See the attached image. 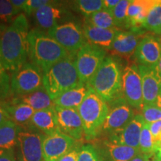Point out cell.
<instances>
[{
    "mask_svg": "<svg viewBox=\"0 0 161 161\" xmlns=\"http://www.w3.org/2000/svg\"><path fill=\"white\" fill-rule=\"evenodd\" d=\"M75 55L60 60L43 72V86L52 101L58 96L81 85L76 69Z\"/></svg>",
    "mask_w": 161,
    "mask_h": 161,
    "instance_id": "4",
    "label": "cell"
},
{
    "mask_svg": "<svg viewBox=\"0 0 161 161\" xmlns=\"http://www.w3.org/2000/svg\"><path fill=\"white\" fill-rule=\"evenodd\" d=\"M120 0H103V8L113 12Z\"/></svg>",
    "mask_w": 161,
    "mask_h": 161,
    "instance_id": "41",
    "label": "cell"
},
{
    "mask_svg": "<svg viewBox=\"0 0 161 161\" xmlns=\"http://www.w3.org/2000/svg\"><path fill=\"white\" fill-rule=\"evenodd\" d=\"M17 8L14 7L9 0H0V19L2 21L8 23L15 15L19 13Z\"/></svg>",
    "mask_w": 161,
    "mask_h": 161,
    "instance_id": "35",
    "label": "cell"
},
{
    "mask_svg": "<svg viewBox=\"0 0 161 161\" xmlns=\"http://www.w3.org/2000/svg\"><path fill=\"white\" fill-rule=\"evenodd\" d=\"M69 12L61 3L50 1L35 13L36 23L40 29L49 31L55 25L69 20Z\"/></svg>",
    "mask_w": 161,
    "mask_h": 161,
    "instance_id": "14",
    "label": "cell"
},
{
    "mask_svg": "<svg viewBox=\"0 0 161 161\" xmlns=\"http://www.w3.org/2000/svg\"><path fill=\"white\" fill-rule=\"evenodd\" d=\"M84 23L96 26V27L102 28V29L116 28L113 13L104 8L89 17H85Z\"/></svg>",
    "mask_w": 161,
    "mask_h": 161,
    "instance_id": "27",
    "label": "cell"
},
{
    "mask_svg": "<svg viewBox=\"0 0 161 161\" xmlns=\"http://www.w3.org/2000/svg\"><path fill=\"white\" fill-rule=\"evenodd\" d=\"M148 125L154 142L156 145L160 143L161 142V120Z\"/></svg>",
    "mask_w": 161,
    "mask_h": 161,
    "instance_id": "37",
    "label": "cell"
},
{
    "mask_svg": "<svg viewBox=\"0 0 161 161\" xmlns=\"http://www.w3.org/2000/svg\"><path fill=\"white\" fill-rule=\"evenodd\" d=\"M108 106L109 111L102 128V131L108 134L123 128L135 116L134 108L123 97L109 103Z\"/></svg>",
    "mask_w": 161,
    "mask_h": 161,
    "instance_id": "11",
    "label": "cell"
},
{
    "mask_svg": "<svg viewBox=\"0 0 161 161\" xmlns=\"http://www.w3.org/2000/svg\"><path fill=\"white\" fill-rule=\"evenodd\" d=\"M77 161H101V159L95 147L91 144H85L80 146Z\"/></svg>",
    "mask_w": 161,
    "mask_h": 161,
    "instance_id": "34",
    "label": "cell"
},
{
    "mask_svg": "<svg viewBox=\"0 0 161 161\" xmlns=\"http://www.w3.org/2000/svg\"><path fill=\"white\" fill-rule=\"evenodd\" d=\"M59 130L75 140H79L84 135L81 119L78 110L55 106Z\"/></svg>",
    "mask_w": 161,
    "mask_h": 161,
    "instance_id": "15",
    "label": "cell"
},
{
    "mask_svg": "<svg viewBox=\"0 0 161 161\" xmlns=\"http://www.w3.org/2000/svg\"><path fill=\"white\" fill-rule=\"evenodd\" d=\"M156 35H161V25L160 27H159V29H158V31H156Z\"/></svg>",
    "mask_w": 161,
    "mask_h": 161,
    "instance_id": "48",
    "label": "cell"
},
{
    "mask_svg": "<svg viewBox=\"0 0 161 161\" xmlns=\"http://www.w3.org/2000/svg\"><path fill=\"white\" fill-rule=\"evenodd\" d=\"M155 0H130L127 10L126 27L130 30H141L148 17V12Z\"/></svg>",
    "mask_w": 161,
    "mask_h": 161,
    "instance_id": "19",
    "label": "cell"
},
{
    "mask_svg": "<svg viewBox=\"0 0 161 161\" xmlns=\"http://www.w3.org/2000/svg\"><path fill=\"white\" fill-rule=\"evenodd\" d=\"M12 5L15 8H17L18 11H22L23 10V5L25 3V0H11Z\"/></svg>",
    "mask_w": 161,
    "mask_h": 161,
    "instance_id": "42",
    "label": "cell"
},
{
    "mask_svg": "<svg viewBox=\"0 0 161 161\" xmlns=\"http://www.w3.org/2000/svg\"><path fill=\"white\" fill-rule=\"evenodd\" d=\"M105 58V50L89 43H86L76 52L75 66L82 84L88 85Z\"/></svg>",
    "mask_w": 161,
    "mask_h": 161,
    "instance_id": "6",
    "label": "cell"
},
{
    "mask_svg": "<svg viewBox=\"0 0 161 161\" xmlns=\"http://www.w3.org/2000/svg\"><path fill=\"white\" fill-rule=\"evenodd\" d=\"M80 146H75L73 149H72L69 153L62 157L58 161H77L78 153H79Z\"/></svg>",
    "mask_w": 161,
    "mask_h": 161,
    "instance_id": "38",
    "label": "cell"
},
{
    "mask_svg": "<svg viewBox=\"0 0 161 161\" xmlns=\"http://www.w3.org/2000/svg\"><path fill=\"white\" fill-rule=\"evenodd\" d=\"M141 110L145 123L151 125L161 120V109L154 104L143 105Z\"/></svg>",
    "mask_w": 161,
    "mask_h": 161,
    "instance_id": "33",
    "label": "cell"
},
{
    "mask_svg": "<svg viewBox=\"0 0 161 161\" xmlns=\"http://www.w3.org/2000/svg\"><path fill=\"white\" fill-rule=\"evenodd\" d=\"M122 69L115 58L106 57L88 86L108 104L122 96Z\"/></svg>",
    "mask_w": 161,
    "mask_h": 161,
    "instance_id": "3",
    "label": "cell"
},
{
    "mask_svg": "<svg viewBox=\"0 0 161 161\" xmlns=\"http://www.w3.org/2000/svg\"><path fill=\"white\" fill-rule=\"evenodd\" d=\"M140 153L139 148L116 143L107 139L102 144V155L105 160L101 161H130Z\"/></svg>",
    "mask_w": 161,
    "mask_h": 161,
    "instance_id": "21",
    "label": "cell"
},
{
    "mask_svg": "<svg viewBox=\"0 0 161 161\" xmlns=\"http://www.w3.org/2000/svg\"><path fill=\"white\" fill-rule=\"evenodd\" d=\"M29 23L25 15H18L0 37V55L6 71L12 74L26 63L29 56Z\"/></svg>",
    "mask_w": 161,
    "mask_h": 161,
    "instance_id": "1",
    "label": "cell"
},
{
    "mask_svg": "<svg viewBox=\"0 0 161 161\" xmlns=\"http://www.w3.org/2000/svg\"><path fill=\"white\" fill-rule=\"evenodd\" d=\"M13 101L27 104L35 111L48 109L55 106L53 101L51 99L44 86L27 95L15 97Z\"/></svg>",
    "mask_w": 161,
    "mask_h": 161,
    "instance_id": "25",
    "label": "cell"
},
{
    "mask_svg": "<svg viewBox=\"0 0 161 161\" xmlns=\"http://www.w3.org/2000/svg\"><path fill=\"white\" fill-rule=\"evenodd\" d=\"M11 93V79L0 55V102H4Z\"/></svg>",
    "mask_w": 161,
    "mask_h": 161,
    "instance_id": "32",
    "label": "cell"
},
{
    "mask_svg": "<svg viewBox=\"0 0 161 161\" xmlns=\"http://www.w3.org/2000/svg\"><path fill=\"white\" fill-rule=\"evenodd\" d=\"M0 161H17L14 150L0 149Z\"/></svg>",
    "mask_w": 161,
    "mask_h": 161,
    "instance_id": "40",
    "label": "cell"
},
{
    "mask_svg": "<svg viewBox=\"0 0 161 161\" xmlns=\"http://www.w3.org/2000/svg\"><path fill=\"white\" fill-rule=\"evenodd\" d=\"M161 25V0H155L148 12L143 29L155 34Z\"/></svg>",
    "mask_w": 161,
    "mask_h": 161,
    "instance_id": "28",
    "label": "cell"
},
{
    "mask_svg": "<svg viewBox=\"0 0 161 161\" xmlns=\"http://www.w3.org/2000/svg\"><path fill=\"white\" fill-rule=\"evenodd\" d=\"M154 154L159 161H161V142L156 145L155 152H154Z\"/></svg>",
    "mask_w": 161,
    "mask_h": 161,
    "instance_id": "44",
    "label": "cell"
},
{
    "mask_svg": "<svg viewBox=\"0 0 161 161\" xmlns=\"http://www.w3.org/2000/svg\"><path fill=\"white\" fill-rule=\"evenodd\" d=\"M108 111V104L90 87L87 95L78 108L86 140H94L99 135Z\"/></svg>",
    "mask_w": 161,
    "mask_h": 161,
    "instance_id": "5",
    "label": "cell"
},
{
    "mask_svg": "<svg viewBox=\"0 0 161 161\" xmlns=\"http://www.w3.org/2000/svg\"><path fill=\"white\" fill-rule=\"evenodd\" d=\"M47 35L63 46L70 55H75L87 43L83 27L78 22L70 19L52 28Z\"/></svg>",
    "mask_w": 161,
    "mask_h": 161,
    "instance_id": "7",
    "label": "cell"
},
{
    "mask_svg": "<svg viewBox=\"0 0 161 161\" xmlns=\"http://www.w3.org/2000/svg\"><path fill=\"white\" fill-rule=\"evenodd\" d=\"M28 40L29 57L31 64L37 66L43 73L71 55L53 38L40 29L29 31Z\"/></svg>",
    "mask_w": 161,
    "mask_h": 161,
    "instance_id": "2",
    "label": "cell"
},
{
    "mask_svg": "<svg viewBox=\"0 0 161 161\" xmlns=\"http://www.w3.org/2000/svg\"><path fill=\"white\" fill-rule=\"evenodd\" d=\"M144 35L142 30H119L116 34L110 51L112 55L129 59L134 55L136 47Z\"/></svg>",
    "mask_w": 161,
    "mask_h": 161,
    "instance_id": "18",
    "label": "cell"
},
{
    "mask_svg": "<svg viewBox=\"0 0 161 161\" xmlns=\"http://www.w3.org/2000/svg\"><path fill=\"white\" fill-rule=\"evenodd\" d=\"M6 29H7V27H5V25L0 23V37H2V35H3V34L4 33V31H5Z\"/></svg>",
    "mask_w": 161,
    "mask_h": 161,
    "instance_id": "45",
    "label": "cell"
},
{
    "mask_svg": "<svg viewBox=\"0 0 161 161\" xmlns=\"http://www.w3.org/2000/svg\"><path fill=\"white\" fill-rule=\"evenodd\" d=\"M148 161H159V160L155 158L154 154H150L149 158H148Z\"/></svg>",
    "mask_w": 161,
    "mask_h": 161,
    "instance_id": "46",
    "label": "cell"
},
{
    "mask_svg": "<svg viewBox=\"0 0 161 161\" xmlns=\"http://www.w3.org/2000/svg\"><path fill=\"white\" fill-rule=\"evenodd\" d=\"M144 124L142 114H135L125 126L108 134V140L116 143L139 148L140 134Z\"/></svg>",
    "mask_w": 161,
    "mask_h": 161,
    "instance_id": "16",
    "label": "cell"
},
{
    "mask_svg": "<svg viewBox=\"0 0 161 161\" xmlns=\"http://www.w3.org/2000/svg\"><path fill=\"white\" fill-rule=\"evenodd\" d=\"M83 30L87 43L106 50H110L119 29H102L84 23Z\"/></svg>",
    "mask_w": 161,
    "mask_h": 161,
    "instance_id": "20",
    "label": "cell"
},
{
    "mask_svg": "<svg viewBox=\"0 0 161 161\" xmlns=\"http://www.w3.org/2000/svg\"><path fill=\"white\" fill-rule=\"evenodd\" d=\"M138 66L142 86L143 105L154 104L161 96V74L158 66Z\"/></svg>",
    "mask_w": 161,
    "mask_h": 161,
    "instance_id": "13",
    "label": "cell"
},
{
    "mask_svg": "<svg viewBox=\"0 0 161 161\" xmlns=\"http://www.w3.org/2000/svg\"><path fill=\"white\" fill-rule=\"evenodd\" d=\"M90 86L87 84L81 85L68 90L53 101L55 106L64 108H72L78 110L87 95Z\"/></svg>",
    "mask_w": 161,
    "mask_h": 161,
    "instance_id": "23",
    "label": "cell"
},
{
    "mask_svg": "<svg viewBox=\"0 0 161 161\" xmlns=\"http://www.w3.org/2000/svg\"><path fill=\"white\" fill-rule=\"evenodd\" d=\"M23 128L8 120L0 125V149L14 150L19 133Z\"/></svg>",
    "mask_w": 161,
    "mask_h": 161,
    "instance_id": "26",
    "label": "cell"
},
{
    "mask_svg": "<svg viewBox=\"0 0 161 161\" xmlns=\"http://www.w3.org/2000/svg\"><path fill=\"white\" fill-rule=\"evenodd\" d=\"M158 70H159V72H160V74H161V58H160V60H159V62H158Z\"/></svg>",
    "mask_w": 161,
    "mask_h": 161,
    "instance_id": "47",
    "label": "cell"
},
{
    "mask_svg": "<svg viewBox=\"0 0 161 161\" xmlns=\"http://www.w3.org/2000/svg\"><path fill=\"white\" fill-rule=\"evenodd\" d=\"M160 46H161V37H160Z\"/></svg>",
    "mask_w": 161,
    "mask_h": 161,
    "instance_id": "49",
    "label": "cell"
},
{
    "mask_svg": "<svg viewBox=\"0 0 161 161\" xmlns=\"http://www.w3.org/2000/svg\"><path fill=\"white\" fill-rule=\"evenodd\" d=\"M156 148V143L153 140L152 133H151L149 125L145 123L141 131L140 142H139V150L142 154H154Z\"/></svg>",
    "mask_w": 161,
    "mask_h": 161,
    "instance_id": "29",
    "label": "cell"
},
{
    "mask_svg": "<svg viewBox=\"0 0 161 161\" xmlns=\"http://www.w3.org/2000/svg\"><path fill=\"white\" fill-rule=\"evenodd\" d=\"M43 86V74L37 66L25 63L12 74L11 92L15 97L25 96Z\"/></svg>",
    "mask_w": 161,
    "mask_h": 161,
    "instance_id": "8",
    "label": "cell"
},
{
    "mask_svg": "<svg viewBox=\"0 0 161 161\" xmlns=\"http://www.w3.org/2000/svg\"><path fill=\"white\" fill-rule=\"evenodd\" d=\"M148 158H149V155L142 154V153L140 152L137 155H136L134 158L132 159V160H130V161H148Z\"/></svg>",
    "mask_w": 161,
    "mask_h": 161,
    "instance_id": "43",
    "label": "cell"
},
{
    "mask_svg": "<svg viewBox=\"0 0 161 161\" xmlns=\"http://www.w3.org/2000/svg\"><path fill=\"white\" fill-rule=\"evenodd\" d=\"M76 145V140L59 131L45 136L43 142L44 161H58Z\"/></svg>",
    "mask_w": 161,
    "mask_h": 161,
    "instance_id": "12",
    "label": "cell"
},
{
    "mask_svg": "<svg viewBox=\"0 0 161 161\" xmlns=\"http://www.w3.org/2000/svg\"><path fill=\"white\" fill-rule=\"evenodd\" d=\"M122 96L134 109L142 110L143 107L142 86L138 66L128 64L122 69Z\"/></svg>",
    "mask_w": 161,
    "mask_h": 161,
    "instance_id": "10",
    "label": "cell"
},
{
    "mask_svg": "<svg viewBox=\"0 0 161 161\" xmlns=\"http://www.w3.org/2000/svg\"><path fill=\"white\" fill-rule=\"evenodd\" d=\"M74 5L77 11L85 16V17H87L103 9V1L102 0H78L74 2Z\"/></svg>",
    "mask_w": 161,
    "mask_h": 161,
    "instance_id": "30",
    "label": "cell"
},
{
    "mask_svg": "<svg viewBox=\"0 0 161 161\" xmlns=\"http://www.w3.org/2000/svg\"><path fill=\"white\" fill-rule=\"evenodd\" d=\"M130 0H120L119 3L113 11L114 21L117 29L126 27L127 10L130 4Z\"/></svg>",
    "mask_w": 161,
    "mask_h": 161,
    "instance_id": "31",
    "label": "cell"
},
{
    "mask_svg": "<svg viewBox=\"0 0 161 161\" xmlns=\"http://www.w3.org/2000/svg\"><path fill=\"white\" fill-rule=\"evenodd\" d=\"M8 120H11V117L8 112L6 102H0V125Z\"/></svg>",
    "mask_w": 161,
    "mask_h": 161,
    "instance_id": "39",
    "label": "cell"
},
{
    "mask_svg": "<svg viewBox=\"0 0 161 161\" xmlns=\"http://www.w3.org/2000/svg\"><path fill=\"white\" fill-rule=\"evenodd\" d=\"M6 107L11 121L25 129L32 128L31 119L35 113L33 108L25 104L14 101L12 103L6 102Z\"/></svg>",
    "mask_w": 161,
    "mask_h": 161,
    "instance_id": "24",
    "label": "cell"
},
{
    "mask_svg": "<svg viewBox=\"0 0 161 161\" xmlns=\"http://www.w3.org/2000/svg\"><path fill=\"white\" fill-rule=\"evenodd\" d=\"M49 0H25L24 4L23 11L25 12L28 15L35 13L37 10L41 8L44 5L49 3Z\"/></svg>",
    "mask_w": 161,
    "mask_h": 161,
    "instance_id": "36",
    "label": "cell"
},
{
    "mask_svg": "<svg viewBox=\"0 0 161 161\" xmlns=\"http://www.w3.org/2000/svg\"><path fill=\"white\" fill-rule=\"evenodd\" d=\"M31 127L44 135H51L59 131L55 106L48 109L37 110L31 119Z\"/></svg>",
    "mask_w": 161,
    "mask_h": 161,
    "instance_id": "22",
    "label": "cell"
},
{
    "mask_svg": "<svg viewBox=\"0 0 161 161\" xmlns=\"http://www.w3.org/2000/svg\"><path fill=\"white\" fill-rule=\"evenodd\" d=\"M45 136L34 128H23L17 137V161H44L43 142Z\"/></svg>",
    "mask_w": 161,
    "mask_h": 161,
    "instance_id": "9",
    "label": "cell"
},
{
    "mask_svg": "<svg viewBox=\"0 0 161 161\" xmlns=\"http://www.w3.org/2000/svg\"><path fill=\"white\" fill-rule=\"evenodd\" d=\"M134 57L138 65L157 66L161 58L160 40L152 35H145L136 47Z\"/></svg>",
    "mask_w": 161,
    "mask_h": 161,
    "instance_id": "17",
    "label": "cell"
}]
</instances>
